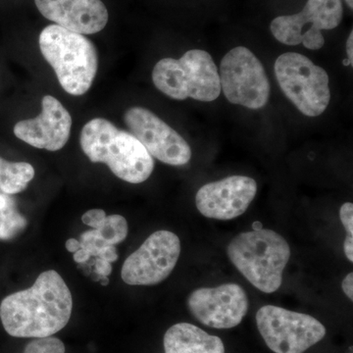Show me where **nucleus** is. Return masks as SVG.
I'll return each mask as SVG.
<instances>
[{
	"instance_id": "obj_1",
	"label": "nucleus",
	"mask_w": 353,
	"mask_h": 353,
	"mask_svg": "<svg viewBox=\"0 0 353 353\" xmlns=\"http://www.w3.org/2000/svg\"><path fill=\"white\" fill-rule=\"evenodd\" d=\"M73 299L63 278L43 272L29 289L14 292L0 304V319L14 338H48L68 324Z\"/></svg>"
},
{
	"instance_id": "obj_2",
	"label": "nucleus",
	"mask_w": 353,
	"mask_h": 353,
	"mask_svg": "<svg viewBox=\"0 0 353 353\" xmlns=\"http://www.w3.org/2000/svg\"><path fill=\"white\" fill-rule=\"evenodd\" d=\"M80 143L90 161L108 165L125 182H145L154 169L153 158L141 141L103 118H94L83 126Z\"/></svg>"
},
{
	"instance_id": "obj_3",
	"label": "nucleus",
	"mask_w": 353,
	"mask_h": 353,
	"mask_svg": "<svg viewBox=\"0 0 353 353\" xmlns=\"http://www.w3.org/2000/svg\"><path fill=\"white\" fill-rule=\"evenodd\" d=\"M39 43L65 92L76 97L88 92L99 68L94 44L83 34L55 24L44 28Z\"/></svg>"
},
{
	"instance_id": "obj_4",
	"label": "nucleus",
	"mask_w": 353,
	"mask_h": 353,
	"mask_svg": "<svg viewBox=\"0 0 353 353\" xmlns=\"http://www.w3.org/2000/svg\"><path fill=\"white\" fill-rule=\"evenodd\" d=\"M228 256L243 277L256 289L272 294L280 289L290 257L288 241L272 230L246 232L234 236Z\"/></svg>"
},
{
	"instance_id": "obj_5",
	"label": "nucleus",
	"mask_w": 353,
	"mask_h": 353,
	"mask_svg": "<svg viewBox=\"0 0 353 353\" xmlns=\"http://www.w3.org/2000/svg\"><path fill=\"white\" fill-rule=\"evenodd\" d=\"M155 87L176 101L194 99L214 101L221 94L219 73L212 57L206 51L192 50L180 59L164 58L152 71Z\"/></svg>"
},
{
	"instance_id": "obj_6",
	"label": "nucleus",
	"mask_w": 353,
	"mask_h": 353,
	"mask_svg": "<svg viewBox=\"0 0 353 353\" xmlns=\"http://www.w3.org/2000/svg\"><path fill=\"white\" fill-rule=\"evenodd\" d=\"M276 78L285 97L308 117L325 112L331 101L329 76L321 67L296 52H287L276 60Z\"/></svg>"
},
{
	"instance_id": "obj_7",
	"label": "nucleus",
	"mask_w": 353,
	"mask_h": 353,
	"mask_svg": "<svg viewBox=\"0 0 353 353\" xmlns=\"http://www.w3.org/2000/svg\"><path fill=\"white\" fill-rule=\"evenodd\" d=\"M256 324L267 347L275 353H303L326 336V328L312 316L275 305L257 311Z\"/></svg>"
},
{
	"instance_id": "obj_8",
	"label": "nucleus",
	"mask_w": 353,
	"mask_h": 353,
	"mask_svg": "<svg viewBox=\"0 0 353 353\" xmlns=\"http://www.w3.org/2000/svg\"><path fill=\"white\" fill-rule=\"evenodd\" d=\"M221 90L228 101L248 109H260L270 97V83L259 58L245 48L238 46L221 61Z\"/></svg>"
},
{
	"instance_id": "obj_9",
	"label": "nucleus",
	"mask_w": 353,
	"mask_h": 353,
	"mask_svg": "<svg viewBox=\"0 0 353 353\" xmlns=\"http://www.w3.org/2000/svg\"><path fill=\"white\" fill-rule=\"evenodd\" d=\"M341 0H308L301 12L279 16L272 21L270 30L280 43L287 46L303 43L304 48H323V30L336 29L343 20Z\"/></svg>"
},
{
	"instance_id": "obj_10",
	"label": "nucleus",
	"mask_w": 353,
	"mask_h": 353,
	"mask_svg": "<svg viewBox=\"0 0 353 353\" xmlns=\"http://www.w3.org/2000/svg\"><path fill=\"white\" fill-rule=\"evenodd\" d=\"M181 254V241L172 232H155L123 264L121 277L130 285H154L166 280Z\"/></svg>"
},
{
	"instance_id": "obj_11",
	"label": "nucleus",
	"mask_w": 353,
	"mask_h": 353,
	"mask_svg": "<svg viewBox=\"0 0 353 353\" xmlns=\"http://www.w3.org/2000/svg\"><path fill=\"white\" fill-rule=\"evenodd\" d=\"M124 121L152 157L172 166L189 163L192 150L185 139L148 109H128Z\"/></svg>"
},
{
	"instance_id": "obj_12",
	"label": "nucleus",
	"mask_w": 353,
	"mask_h": 353,
	"mask_svg": "<svg viewBox=\"0 0 353 353\" xmlns=\"http://www.w3.org/2000/svg\"><path fill=\"white\" fill-rule=\"evenodd\" d=\"M248 294L240 285L224 284L216 288H201L188 299L190 312L204 326L232 329L248 314Z\"/></svg>"
},
{
	"instance_id": "obj_13",
	"label": "nucleus",
	"mask_w": 353,
	"mask_h": 353,
	"mask_svg": "<svg viewBox=\"0 0 353 353\" xmlns=\"http://www.w3.org/2000/svg\"><path fill=\"white\" fill-rule=\"evenodd\" d=\"M257 192V183L245 176H231L206 183L197 192L196 204L201 214L209 219L232 220L250 208Z\"/></svg>"
},
{
	"instance_id": "obj_14",
	"label": "nucleus",
	"mask_w": 353,
	"mask_h": 353,
	"mask_svg": "<svg viewBox=\"0 0 353 353\" xmlns=\"http://www.w3.org/2000/svg\"><path fill=\"white\" fill-rule=\"evenodd\" d=\"M41 113L34 119L20 121L14 127V134L28 145L57 152L68 143L72 117L61 102L46 95L41 101Z\"/></svg>"
},
{
	"instance_id": "obj_15",
	"label": "nucleus",
	"mask_w": 353,
	"mask_h": 353,
	"mask_svg": "<svg viewBox=\"0 0 353 353\" xmlns=\"http://www.w3.org/2000/svg\"><path fill=\"white\" fill-rule=\"evenodd\" d=\"M46 19L69 31L94 34L108 25V8L101 0H34Z\"/></svg>"
},
{
	"instance_id": "obj_16",
	"label": "nucleus",
	"mask_w": 353,
	"mask_h": 353,
	"mask_svg": "<svg viewBox=\"0 0 353 353\" xmlns=\"http://www.w3.org/2000/svg\"><path fill=\"white\" fill-rule=\"evenodd\" d=\"M163 345L165 353H225L220 338L190 323H178L167 330Z\"/></svg>"
},
{
	"instance_id": "obj_17",
	"label": "nucleus",
	"mask_w": 353,
	"mask_h": 353,
	"mask_svg": "<svg viewBox=\"0 0 353 353\" xmlns=\"http://www.w3.org/2000/svg\"><path fill=\"white\" fill-rule=\"evenodd\" d=\"M129 232L127 220L121 215L106 216L97 229L83 232L80 236L81 250L88 259L97 257L108 246L126 240Z\"/></svg>"
},
{
	"instance_id": "obj_18",
	"label": "nucleus",
	"mask_w": 353,
	"mask_h": 353,
	"mask_svg": "<svg viewBox=\"0 0 353 353\" xmlns=\"http://www.w3.org/2000/svg\"><path fill=\"white\" fill-rule=\"evenodd\" d=\"M34 176V169L27 162H10L0 157V192L17 194L27 189Z\"/></svg>"
},
{
	"instance_id": "obj_19",
	"label": "nucleus",
	"mask_w": 353,
	"mask_h": 353,
	"mask_svg": "<svg viewBox=\"0 0 353 353\" xmlns=\"http://www.w3.org/2000/svg\"><path fill=\"white\" fill-rule=\"evenodd\" d=\"M27 219L21 214L15 199L0 194V240L10 241L24 231Z\"/></svg>"
},
{
	"instance_id": "obj_20",
	"label": "nucleus",
	"mask_w": 353,
	"mask_h": 353,
	"mask_svg": "<svg viewBox=\"0 0 353 353\" xmlns=\"http://www.w3.org/2000/svg\"><path fill=\"white\" fill-rule=\"evenodd\" d=\"M64 343L59 339L48 336L30 341L26 345L24 353H65Z\"/></svg>"
},
{
	"instance_id": "obj_21",
	"label": "nucleus",
	"mask_w": 353,
	"mask_h": 353,
	"mask_svg": "<svg viewBox=\"0 0 353 353\" xmlns=\"http://www.w3.org/2000/svg\"><path fill=\"white\" fill-rule=\"evenodd\" d=\"M105 211L102 209H92L88 210L82 216V222L87 226L97 229L101 224L102 221L105 219Z\"/></svg>"
},
{
	"instance_id": "obj_22",
	"label": "nucleus",
	"mask_w": 353,
	"mask_h": 353,
	"mask_svg": "<svg viewBox=\"0 0 353 353\" xmlns=\"http://www.w3.org/2000/svg\"><path fill=\"white\" fill-rule=\"evenodd\" d=\"M341 224L347 230L348 236H353V204L347 202L340 209Z\"/></svg>"
},
{
	"instance_id": "obj_23",
	"label": "nucleus",
	"mask_w": 353,
	"mask_h": 353,
	"mask_svg": "<svg viewBox=\"0 0 353 353\" xmlns=\"http://www.w3.org/2000/svg\"><path fill=\"white\" fill-rule=\"evenodd\" d=\"M95 272L99 274V277H108L112 272V265L105 260L97 259L95 260Z\"/></svg>"
},
{
	"instance_id": "obj_24",
	"label": "nucleus",
	"mask_w": 353,
	"mask_h": 353,
	"mask_svg": "<svg viewBox=\"0 0 353 353\" xmlns=\"http://www.w3.org/2000/svg\"><path fill=\"white\" fill-rule=\"evenodd\" d=\"M341 288H343V292L345 296L350 299V301H353V274L350 273L347 275V277L343 279V283H341Z\"/></svg>"
},
{
	"instance_id": "obj_25",
	"label": "nucleus",
	"mask_w": 353,
	"mask_h": 353,
	"mask_svg": "<svg viewBox=\"0 0 353 353\" xmlns=\"http://www.w3.org/2000/svg\"><path fill=\"white\" fill-rule=\"evenodd\" d=\"M343 252H345V256L353 262V236H347L345 238V243H343Z\"/></svg>"
},
{
	"instance_id": "obj_26",
	"label": "nucleus",
	"mask_w": 353,
	"mask_h": 353,
	"mask_svg": "<svg viewBox=\"0 0 353 353\" xmlns=\"http://www.w3.org/2000/svg\"><path fill=\"white\" fill-rule=\"evenodd\" d=\"M65 246H66V250L72 253H75L78 252L79 250H81L80 241L77 240V239H69V240L65 243Z\"/></svg>"
},
{
	"instance_id": "obj_27",
	"label": "nucleus",
	"mask_w": 353,
	"mask_h": 353,
	"mask_svg": "<svg viewBox=\"0 0 353 353\" xmlns=\"http://www.w3.org/2000/svg\"><path fill=\"white\" fill-rule=\"evenodd\" d=\"M347 59L350 61V66L353 65V32H350L347 41Z\"/></svg>"
},
{
	"instance_id": "obj_28",
	"label": "nucleus",
	"mask_w": 353,
	"mask_h": 353,
	"mask_svg": "<svg viewBox=\"0 0 353 353\" xmlns=\"http://www.w3.org/2000/svg\"><path fill=\"white\" fill-rule=\"evenodd\" d=\"M252 228L253 231H260V230L263 229V225L259 221H256V222L253 223Z\"/></svg>"
},
{
	"instance_id": "obj_29",
	"label": "nucleus",
	"mask_w": 353,
	"mask_h": 353,
	"mask_svg": "<svg viewBox=\"0 0 353 353\" xmlns=\"http://www.w3.org/2000/svg\"><path fill=\"white\" fill-rule=\"evenodd\" d=\"M97 280H101V285H108V284H109V279H108V277H102V276H101V277L97 279Z\"/></svg>"
},
{
	"instance_id": "obj_30",
	"label": "nucleus",
	"mask_w": 353,
	"mask_h": 353,
	"mask_svg": "<svg viewBox=\"0 0 353 353\" xmlns=\"http://www.w3.org/2000/svg\"><path fill=\"white\" fill-rule=\"evenodd\" d=\"M345 2H347V6H350V8L353 9V0H345Z\"/></svg>"
},
{
	"instance_id": "obj_31",
	"label": "nucleus",
	"mask_w": 353,
	"mask_h": 353,
	"mask_svg": "<svg viewBox=\"0 0 353 353\" xmlns=\"http://www.w3.org/2000/svg\"><path fill=\"white\" fill-rule=\"evenodd\" d=\"M350 61H348V59H345L343 60V65H345V66H350Z\"/></svg>"
}]
</instances>
